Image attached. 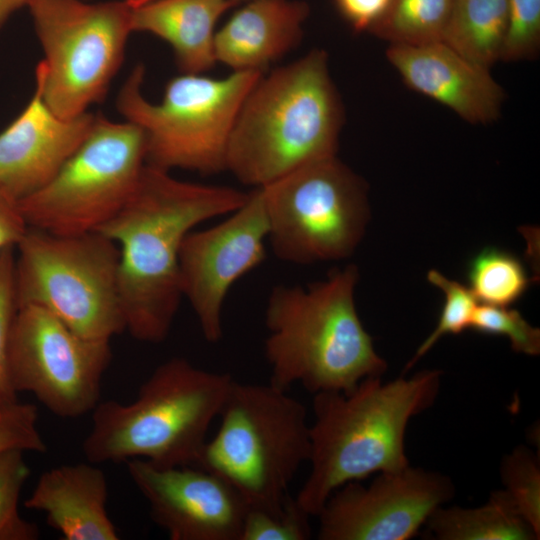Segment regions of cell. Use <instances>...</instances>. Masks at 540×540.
Returning <instances> with one entry per match:
<instances>
[{"mask_svg":"<svg viewBox=\"0 0 540 540\" xmlns=\"http://www.w3.org/2000/svg\"><path fill=\"white\" fill-rule=\"evenodd\" d=\"M453 0H390L371 33L390 45H420L439 42Z\"/></svg>","mask_w":540,"mask_h":540,"instance_id":"23","label":"cell"},{"mask_svg":"<svg viewBox=\"0 0 540 540\" xmlns=\"http://www.w3.org/2000/svg\"><path fill=\"white\" fill-rule=\"evenodd\" d=\"M119 260L118 245L100 232L29 227L15 247L17 308L40 307L85 338L110 341L126 330Z\"/></svg>","mask_w":540,"mask_h":540,"instance_id":"8","label":"cell"},{"mask_svg":"<svg viewBox=\"0 0 540 540\" xmlns=\"http://www.w3.org/2000/svg\"><path fill=\"white\" fill-rule=\"evenodd\" d=\"M507 11L508 0H453L441 42L490 69L501 58Z\"/></svg>","mask_w":540,"mask_h":540,"instance_id":"22","label":"cell"},{"mask_svg":"<svg viewBox=\"0 0 540 540\" xmlns=\"http://www.w3.org/2000/svg\"><path fill=\"white\" fill-rule=\"evenodd\" d=\"M386 56L410 89L441 103L463 120L489 124L500 116L505 92L489 69L445 43L390 45Z\"/></svg>","mask_w":540,"mask_h":540,"instance_id":"17","label":"cell"},{"mask_svg":"<svg viewBox=\"0 0 540 540\" xmlns=\"http://www.w3.org/2000/svg\"><path fill=\"white\" fill-rule=\"evenodd\" d=\"M96 465L65 464L43 472L24 506L43 512L65 540H118L106 510L107 480Z\"/></svg>","mask_w":540,"mask_h":540,"instance_id":"19","label":"cell"},{"mask_svg":"<svg viewBox=\"0 0 540 540\" xmlns=\"http://www.w3.org/2000/svg\"><path fill=\"white\" fill-rule=\"evenodd\" d=\"M15 247L0 250V408L17 401L9 371V345L17 312L14 282Z\"/></svg>","mask_w":540,"mask_h":540,"instance_id":"30","label":"cell"},{"mask_svg":"<svg viewBox=\"0 0 540 540\" xmlns=\"http://www.w3.org/2000/svg\"><path fill=\"white\" fill-rule=\"evenodd\" d=\"M236 4L232 0H151L131 7V28L167 42L181 73L202 74L216 63V23Z\"/></svg>","mask_w":540,"mask_h":540,"instance_id":"20","label":"cell"},{"mask_svg":"<svg viewBox=\"0 0 540 540\" xmlns=\"http://www.w3.org/2000/svg\"><path fill=\"white\" fill-rule=\"evenodd\" d=\"M232 1H234V2H236V3H239V2H241V1H249V0H232Z\"/></svg>","mask_w":540,"mask_h":540,"instance_id":"37","label":"cell"},{"mask_svg":"<svg viewBox=\"0 0 540 540\" xmlns=\"http://www.w3.org/2000/svg\"><path fill=\"white\" fill-rule=\"evenodd\" d=\"M504 493L520 516L540 536V467L535 454L524 446L503 458Z\"/></svg>","mask_w":540,"mask_h":540,"instance_id":"25","label":"cell"},{"mask_svg":"<svg viewBox=\"0 0 540 540\" xmlns=\"http://www.w3.org/2000/svg\"><path fill=\"white\" fill-rule=\"evenodd\" d=\"M248 193L182 181L145 165L125 206L97 230L119 247V290L126 330L142 342L161 343L182 300L179 254L201 223L230 214Z\"/></svg>","mask_w":540,"mask_h":540,"instance_id":"1","label":"cell"},{"mask_svg":"<svg viewBox=\"0 0 540 540\" xmlns=\"http://www.w3.org/2000/svg\"><path fill=\"white\" fill-rule=\"evenodd\" d=\"M358 279V268L350 264L306 287L272 288L264 341L270 384L288 391L298 383L313 395L348 393L366 378L382 377L387 364L355 306Z\"/></svg>","mask_w":540,"mask_h":540,"instance_id":"3","label":"cell"},{"mask_svg":"<svg viewBox=\"0 0 540 540\" xmlns=\"http://www.w3.org/2000/svg\"><path fill=\"white\" fill-rule=\"evenodd\" d=\"M427 279L431 284L443 291L445 301L435 329L421 343L414 356L408 361L404 373L411 369L444 335L459 334L470 328L477 307V300L469 288L459 282L447 279L434 269L428 272Z\"/></svg>","mask_w":540,"mask_h":540,"instance_id":"27","label":"cell"},{"mask_svg":"<svg viewBox=\"0 0 540 540\" xmlns=\"http://www.w3.org/2000/svg\"><path fill=\"white\" fill-rule=\"evenodd\" d=\"M194 466L231 484L249 508L281 511L289 486L311 455L306 407L272 384L233 380Z\"/></svg>","mask_w":540,"mask_h":540,"instance_id":"6","label":"cell"},{"mask_svg":"<svg viewBox=\"0 0 540 540\" xmlns=\"http://www.w3.org/2000/svg\"><path fill=\"white\" fill-rule=\"evenodd\" d=\"M127 2V4L131 7H136V6H139L143 3H146V2H149L151 0H125Z\"/></svg>","mask_w":540,"mask_h":540,"instance_id":"36","label":"cell"},{"mask_svg":"<svg viewBox=\"0 0 540 540\" xmlns=\"http://www.w3.org/2000/svg\"><path fill=\"white\" fill-rule=\"evenodd\" d=\"M540 46V0H508L507 28L500 60L535 58Z\"/></svg>","mask_w":540,"mask_h":540,"instance_id":"31","label":"cell"},{"mask_svg":"<svg viewBox=\"0 0 540 540\" xmlns=\"http://www.w3.org/2000/svg\"><path fill=\"white\" fill-rule=\"evenodd\" d=\"M454 493L446 475L410 465L380 472L367 486L352 481L336 489L324 503L317 515V538L407 540Z\"/></svg>","mask_w":540,"mask_h":540,"instance_id":"14","label":"cell"},{"mask_svg":"<svg viewBox=\"0 0 540 540\" xmlns=\"http://www.w3.org/2000/svg\"><path fill=\"white\" fill-rule=\"evenodd\" d=\"M309 5L297 0H249L215 32L214 54L233 71H258L301 41Z\"/></svg>","mask_w":540,"mask_h":540,"instance_id":"18","label":"cell"},{"mask_svg":"<svg viewBox=\"0 0 540 540\" xmlns=\"http://www.w3.org/2000/svg\"><path fill=\"white\" fill-rule=\"evenodd\" d=\"M145 165L142 130L98 113L56 175L19 201L25 220L29 227L59 235L97 231L128 202Z\"/></svg>","mask_w":540,"mask_h":540,"instance_id":"11","label":"cell"},{"mask_svg":"<svg viewBox=\"0 0 540 540\" xmlns=\"http://www.w3.org/2000/svg\"><path fill=\"white\" fill-rule=\"evenodd\" d=\"M24 451L0 452V540H35L38 527L24 519L18 510L20 494L30 475Z\"/></svg>","mask_w":540,"mask_h":540,"instance_id":"26","label":"cell"},{"mask_svg":"<svg viewBox=\"0 0 540 540\" xmlns=\"http://www.w3.org/2000/svg\"><path fill=\"white\" fill-rule=\"evenodd\" d=\"M437 540H535L539 535L516 511L503 490L476 508L439 506L425 522Z\"/></svg>","mask_w":540,"mask_h":540,"instance_id":"21","label":"cell"},{"mask_svg":"<svg viewBox=\"0 0 540 540\" xmlns=\"http://www.w3.org/2000/svg\"><path fill=\"white\" fill-rule=\"evenodd\" d=\"M34 29L44 53L35 83L62 118L80 116L102 102L120 69L132 33L125 0H30Z\"/></svg>","mask_w":540,"mask_h":540,"instance_id":"9","label":"cell"},{"mask_svg":"<svg viewBox=\"0 0 540 540\" xmlns=\"http://www.w3.org/2000/svg\"><path fill=\"white\" fill-rule=\"evenodd\" d=\"M268 219L261 187L222 222L190 231L179 254L180 288L204 338L223 337V307L232 286L266 258Z\"/></svg>","mask_w":540,"mask_h":540,"instance_id":"13","label":"cell"},{"mask_svg":"<svg viewBox=\"0 0 540 540\" xmlns=\"http://www.w3.org/2000/svg\"><path fill=\"white\" fill-rule=\"evenodd\" d=\"M344 111L328 55L314 49L262 74L243 101L226 153V170L264 187L308 163L335 156Z\"/></svg>","mask_w":540,"mask_h":540,"instance_id":"4","label":"cell"},{"mask_svg":"<svg viewBox=\"0 0 540 540\" xmlns=\"http://www.w3.org/2000/svg\"><path fill=\"white\" fill-rule=\"evenodd\" d=\"M470 329L486 335L505 336L517 353L536 356L540 353V330L517 310L508 306H477Z\"/></svg>","mask_w":540,"mask_h":540,"instance_id":"29","label":"cell"},{"mask_svg":"<svg viewBox=\"0 0 540 540\" xmlns=\"http://www.w3.org/2000/svg\"><path fill=\"white\" fill-rule=\"evenodd\" d=\"M95 116L56 115L35 83L29 103L0 132V189L20 201L42 188L87 137Z\"/></svg>","mask_w":540,"mask_h":540,"instance_id":"16","label":"cell"},{"mask_svg":"<svg viewBox=\"0 0 540 540\" xmlns=\"http://www.w3.org/2000/svg\"><path fill=\"white\" fill-rule=\"evenodd\" d=\"M125 463L153 522L171 540H240L249 506L226 480L194 465L161 467L139 458Z\"/></svg>","mask_w":540,"mask_h":540,"instance_id":"15","label":"cell"},{"mask_svg":"<svg viewBox=\"0 0 540 540\" xmlns=\"http://www.w3.org/2000/svg\"><path fill=\"white\" fill-rule=\"evenodd\" d=\"M261 188L267 240L284 262L306 265L347 258L365 233L370 217L367 184L336 155Z\"/></svg>","mask_w":540,"mask_h":540,"instance_id":"10","label":"cell"},{"mask_svg":"<svg viewBox=\"0 0 540 540\" xmlns=\"http://www.w3.org/2000/svg\"><path fill=\"white\" fill-rule=\"evenodd\" d=\"M183 357L157 366L129 404L100 401L82 450L100 464L144 459L161 467L195 465L233 382Z\"/></svg>","mask_w":540,"mask_h":540,"instance_id":"5","label":"cell"},{"mask_svg":"<svg viewBox=\"0 0 540 540\" xmlns=\"http://www.w3.org/2000/svg\"><path fill=\"white\" fill-rule=\"evenodd\" d=\"M28 228L19 200L0 189V250L16 247Z\"/></svg>","mask_w":540,"mask_h":540,"instance_id":"34","label":"cell"},{"mask_svg":"<svg viewBox=\"0 0 540 540\" xmlns=\"http://www.w3.org/2000/svg\"><path fill=\"white\" fill-rule=\"evenodd\" d=\"M390 0H334L340 16L356 32L371 31L385 14Z\"/></svg>","mask_w":540,"mask_h":540,"instance_id":"33","label":"cell"},{"mask_svg":"<svg viewBox=\"0 0 540 540\" xmlns=\"http://www.w3.org/2000/svg\"><path fill=\"white\" fill-rule=\"evenodd\" d=\"M440 383L441 371L424 370L384 383L369 377L348 393L314 394L311 469L297 504L317 516L344 484L409 466L404 446L408 423L433 404Z\"/></svg>","mask_w":540,"mask_h":540,"instance_id":"2","label":"cell"},{"mask_svg":"<svg viewBox=\"0 0 540 540\" xmlns=\"http://www.w3.org/2000/svg\"><path fill=\"white\" fill-rule=\"evenodd\" d=\"M111 358L110 341L85 338L40 307L17 309L9 345L12 385L56 416L78 418L93 411Z\"/></svg>","mask_w":540,"mask_h":540,"instance_id":"12","label":"cell"},{"mask_svg":"<svg viewBox=\"0 0 540 540\" xmlns=\"http://www.w3.org/2000/svg\"><path fill=\"white\" fill-rule=\"evenodd\" d=\"M20 449L43 453L47 445L38 429V410L18 400L0 408V452Z\"/></svg>","mask_w":540,"mask_h":540,"instance_id":"32","label":"cell"},{"mask_svg":"<svg viewBox=\"0 0 540 540\" xmlns=\"http://www.w3.org/2000/svg\"><path fill=\"white\" fill-rule=\"evenodd\" d=\"M262 74L232 71L224 78H211L181 73L167 82L161 102L154 104L142 93L145 68L139 63L119 90L116 108L125 121L142 130L147 165L216 174L226 170L234 123Z\"/></svg>","mask_w":540,"mask_h":540,"instance_id":"7","label":"cell"},{"mask_svg":"<svg viewBox=\"0 0 540 540\" xmlns=\"http://www.w3.org/2000/svg\"><path fill=\"white\" fill-rule=\"evenodd\" d=\"M469 290L486 305L509 306L526 292L530 279L523 263L513 254L486 247L467 268Z\"/></svg>","mask_w":540,"mask_h":540,"instance_id":"24","label":"cell"},{"mask_svg":"<svg viewBox=\"0 0 540 540\" xmlns=\"http://www.w3.org/2000/svg\"><path fill=\"white\" fill-rule=\"evenodd\" d=\"M309 517L291 496L281 511L249 508L240 540H307L311 537Z\"/></svg>","mask_w":540,"mask_h":540,"instance_id":"28","label":"cell"},{"mask_svg":"<svg viewBox=\"0 0 540 540\" xmlns=\"http://www.w3.org/2000/svg\"><path fill=\"white\" fill-rule=\"evenodd\" d=\"M30 0H0V30L17 10L27 7Z\"/></svg>","mask_w":540,"mask_h":540,"instance_id":"35","label":"cell"}]
</instances>
